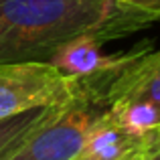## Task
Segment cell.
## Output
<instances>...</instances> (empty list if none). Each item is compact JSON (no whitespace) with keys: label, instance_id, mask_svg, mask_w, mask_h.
<instances>
[{"label":"cell","instance_id":"obj_5","mask_svg":"<svg viewBox=\"0 0 160 160\" xmlns=\"http://www.w3.org/2000/svg\"><path fill=\"white\" fill-rule=\"evenodd\" d=\"M103 102H144L160 109V49H148L128 65L103 75Z\"/></svg>","mask_w":160,"mask_h":160},{"label":"cell","instance_id":"obj_2","mask_svg":"<svg viewBox=\"0 0 160 160\" xmlns=\"http://www.w3.org/2000/svg\"><path fill=\"white\" fill-rule=\"evenodd\" d=\"M106 75V73H103ZM103 75L77 79L75 93L55 109L2 160H77L93 124L108 109Z\"/></svg>","mask_w":160,"mask_h":160},{"label":"cell","instance_id":"obj_3","mask_svg":"<svg viewBox=\"0 0 160 160\" xmlns=\"http://www.w3.org/2000/svg\"><path fill=\"white\" fill-rule=\"evenodd\" d=\"M75 87L77 79L61 75L51 63H0V120L63 103L75 93Z\"/></svg>","mask_w":160,"mask_h":160},{"label":"cell","instance_id":"obj_1","mask_svg":"<svg viewBox=\"0 0 160 160\" xmlns=\"http://www.w3.org/2000/svg\"><path fill=\"white\" fill-rule=\"evenodd\" d=\"M158 20V12L124 0H0V63H49L77 37L108 43Z\"/></svg>","mask_w":160,"mask_h":160},{"label":"cell","instance_id":"obj_10","mask_svg":"<svg viewBox=\"0 0 160 160\" xmlns=\"http://www.w3.org/2000/svg\"><path fill=\"white\" fill-rule=\"evenodd\" d=\"M158 22H160V20H158Z\"/></svg>","mask_w":160,"mask_h":160},{"label":"cell","instance_id":"obj_7","mask_svg":"<svg viewBox=\"0 0 160 160\" xmlns=\"http://www.w3.org/2000/svg\"><path fill=\"white\" fill-rule=\"evenodd\" d=\"M53 109H55V106H43V108L27 109L22 113H16V116L0 120V160L6 156L10 150H14Z\"/></svg>","mask_w":160,"mask_h":160},{"label":"cell","instance_id":"obj_6","mask_svg":"<svg viewBox=\"0 0 160 160\" xmlns=\"http://www.w3.org/2000/svg\"><path fill=\"white\" fill-rule=\"evenodd\" d=\"M158 150L154 140L130 134L106 109L93 124L77 160H146Z\"/></svg>","mask_w":160,"mask_h":160},{"label":"cell","instance_id":"obj_4","mask_svg":"<svg viewBox=\"0 0 160 160\" xmlns=\"http://www.w3.org/2000/svg\"><path fill=\"white\" fill-rule=\"evenodd\" d=\"M103 45H106V41H102L99 37H93V35L77 37V39L69 41L67 45H63L49 59V63L65 77L87 79V77H95V75H103V73H109V71L120 69V67L128 65L130 61H134L138 55L152 49V43L144 41V43L136 45L130 51L106 55L102 51Z\"/></svg>","mask_w":160,"mask_h":160},{"label":"cell","instance_id":"obj_9","mask_svg":"<svg viewBox=\"0 0 160 160\" xmlns=\"http://www.w3.org/2000/svg\"><path fill=\"white\" fill-rule=\"evenodd\" d=\"M146 160H160V150H158V152H154L152 156H148Z\"/></svg>","mask_w":160,"mask_h":160},{"label":"cell","instance_id":"obj_8","mask_svg":"<svg viewBox=\"0 0 160 160\" xmlns=\"http://www.w3.org/2000/svg\"><path fill=\"white\" fill-rule=\"evenodd\" d=\"M124 2L132 4V6H138V8H144V10L158 12L160 14V0H124Z\"/></svg>","mask_w":160,"mask_h":160}]
</instances>
